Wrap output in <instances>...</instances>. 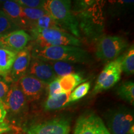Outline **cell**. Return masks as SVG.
Listing matches in <instances>:
<instances>
[{"instance_id":"22","label":"cell","mask_w":134,"mask_h":134,"mask_svg":"<svg viewBox=\"0 0 134 134\" xmlns=\"http://www.w3.org/2000/svg\"><path fill=\"white\" fill-rule=\"evenodd\" d=\"M31 28L41 29H55L59 30H63L58 26L57 23L55 22L54 19L52 18L47 13L41 17L39 19L36 21L31 25ZM64 31V30H63Z\"/></svg>"},{"instance_id":"13","label":"cell","mask_w":134,"mask_h":134,"mask_svg":"<svg viewBox=\"0 0 134 134\" xmlns=\"http://www.w3.org/2000/svg\"><path fill=\"white\" fill-rule=\"evenodd\" d=\"M27 74L35 77L46 85L57 78L52 67L46 61L33 57H31Z\"/></svg>"},{"instance_id":"16","label":"cell","mask_w":134,"mask_h":134,"mask_svg":"<svg viewBox=\"0 0 134 134\" xmlns=\"http://www.w3.org/2000/svg\"><path fill=\"white\" fill-rule=\"evenodd\" d=\"M16 55L14 52L0 48V76L5 78L9 74Z\"/></svg>"},{"instance_id":"10","label":"cell","mask_w":134,"mask_h":134,"mask_svg":"<svg viewBox=\"0 0 134 134\" xmlns=\"http://www.w3.org/2000/svg\"><path fill=\"white\" fill-rule=\"evenodd\" d=\"M30 41H31V36L23 29L16 30L0 36L1 48H4L15 53H18L26 48Z\"/></svg>"},{"instance_id":"34","label":"cell","mask_w":134,"mask_h":134,"mask_svg":"<svg viewBox=\"0 0 134 134\" xmlns=\"http://www.w3.org/2000/svg\"><path fill=\"white\" fill-rule=\"evenodd\" d=\"M17 134H23V133H17Z\"/></svg>"},{"instance_id":"25","label":"cell","mask_w":134,"mask_h":134,"mask_svg":"<svg viewBox=\"0 0 134 134\" xmlns=\"http://www.w3.org/2000/svg\"><path fill=\"white\" fill-rule=\"evenodd\" d=\"M90 88H91V84L90 82H86L77 86L70 93L68 100V104L74 103L81 99L88 93Z\"/></svg>"},{"instance_id":"3","label":"cell","mask_w":134,"mask_h":134,"mask_svg":"<svg viewBox=\"0 0 134 134\" xmlns=\"http://www.w3.org/2000/svg\"><path fill=\"white\" fill-rule=\"evenodd\" d=\"M30 32L31 40H34L37 48L60 46L80 47L81 45L78 38L63 30L31 28Z\"/></svg>"},{"instance_id":"32","label":"cell","mask_w":134,"mask_h":134,"mask_svg":"<svg viewBox=\"0 0 134 134\" xmlns=\"http://www.w3.org/2000/svg\"><path fill=\"white\" fill-rule=\"evenodd\" d=\"M8 1H11V0H0V3H3Z\"/></svg>"},{"instance_id":"9","label":"cell","mask_w":134,"mask_h":134,"mask_svg":"<svg viewBox=\"0 0 134 134\" xmlns=\"http://www.w3.org/2000/svg\"><path fill=\"white\" fill-rule=\"evenodd\" d=\"M31 60V53L28 48H24L17 53L11 70L4 78L5 80L8 83H18L27 73Z\"/></svg>"},{"instance_id":"29","label":"cell","mask_w":134,"mask_h":134,"mask_svg":"<svg viewBox=\"0 0 134 134\" xmlns=\"http://www.w3.org/2000/svg\"><path fill=\"white\" fill-rule=\"evenodd\" d=\"M134 0H108L109 4L115 8L127 7V6H132L133 4Z\"/></svg>"},{"instance_id":"4","label":"cell","mask_w":134,"mask_h":134,"mask_svg":"<svg viewBox=\"0 0 134 134\" xmlns=\"http://www.w3.org/2000/svg\"><path fill=\"white\" fill-rule=\"evenodd\" d=\"M129 43L126 39L118 36L102 37L96 46V56L101 60H114L127 48Z\"/></svg>"},{"instance_id":"33","label":"cell","mask_w":134,"mask_h":134,"mask_svg":"<svg viewBox=\"0 0 134 134\" xmlns=\"http://www.w3.org/2000/svg\"><path fill=\"white\" fill-rule=\"evenodd\" d=\"M1 10L2 9H1V3H0V11H1Z\"/></svg>"},{"instance_id":"17","label":"cell","mask_w":134,"mask_h":134,"mask_svg":"<svg viewBox=\"0 0 134 134\" xmlns=\"http://www.w3.org/2000/svg\"><path fill=\"white\" fill-rule=\"evenodd\" d=\"M58 81L63 93H71L84 80L81 75L75 73L58 78Z\"/></svg>"},{"instance_id":"8","label":"cell","mask_w":134,"mask_h":134,"mask_svg":"<svg viewBox=\"0 0 134 134\" xmlns=\"http://www.w3.org/2000/svg\"><path fill=\"white\" fill-rule=\"evenodd\" d=\"M6 112L12 115H19L27 109V100L18 83H13L3 102Z\"/></svg>"},{"instance_id":"7","label":"cell","mask_w":134,"mask_h":134,"mask_svg":"<svg viewBox=\"0 0 134 134\" xmlns=\"http://www.w3.org/2000/svg\"><path fill=\"white\" fill-rule=\"evenodd\" d=\"M73 134H110L98 115L94 113L83 115L77 120Z\"/></svg>"},{"instance_id":"19","label":"cell","mask_w":134,"mask_h":134,"mask_svg":"<svg viewBox=\"0 0 134 134\" xmlns=\"http://www.w3.org/2000/svg\"><path fill=\"white\" fill-rule=\"evenodd\" d=\"M71 93H63L56 96L48 98L44 103V109L46 110L59 109L68 104V100Z\"/></svg>"},{"instance_id":"35","label":"cell","mask_w":134,"mask_h":134,"mask_svg":"<svg viewBox=\"0 0 134 134\" xmlns=\"http://www.w3.org/2000/svg\"><path fill=\"white\" fill-rule=\"evenodd\" d=\"M0 48H1V45H0Z\"/></svg>"},{"instance_id":"26","label":"cell","mask_w":134,"mask_h":134,"mask_svg":"<svg viewBox=\"0 0 134 134\" xmlns=\"http://www.w3.org/2000/svg\"><path fill=\"white\" fill-rule=\"evenodd\" d=\"M48 98L56 96H57V95H59L60 94L63 93L61 87H60L59 81H58V78L53 80L52 81H51L49 84H48Z\"/></svg>"},{"instance_id":"2","label":"cell","mask_w":134,"mask_h":134,"mask_svg":"<svg viewBox=\"0 0 134 134\" xmlns=\"http://www.w3.org/2000/svg\"><path fill=\"white\" fill-rule=\"evenodd\" d=\"M42 8L62 29L79 37V23L72 11L71 0H45Z\"/></svg>"},{"instance_id":"24","label":"cell","mask_w":134,"mask_h":134,"mask_svg":"<svg viewBox=\"0 0 134 134\" xmlns=\"http://www.w3.org/2000/svg\"><path fill=\"white\" fill-rule=\"evenodd\" d=\"M19 29V27L16 26L2 10L0 11V36Z\"/></svg>"},{"instance_id":"20","label":"cell","mask_w":134,"mask_h":134,"mask_svg":"<svg viewBox=\"0 0 134 134\" xmlns=\"http://www.w3.org/2000/svg\"><path fill=\"white\" fill-rule=\"evenodd\" d=\"M117 94L122 99L129 103L130 104H134V83L132 81L124 82L118 87Z\"/></svg>"},{"instance_id":"14","label":"cell","mask_w":134,"mask_h":134,"mask_svg":"<svg viewBox=\"0 0 134 134\" xmlns=\"http://www.w3.org/2000/svg\"><path fill=\"white\" fill-rule=\"evenodd\" d=\"M75 9L78 14L85 18H97L100 16L104 0H74Z\"/></svg>"},{"instance_id":"28","label":"cell","mask_w":134,"mask_h":134,"mask_svg":"<svg viewBox=\"0 0 134 134\" xmlns=\"http://www.w3.org/2000/svg\"><path fill=\"white\" fill-rule=\"evenodd\" d=\"M9 88L8 82L5 80L4 77L0 76V100L4 102Z\"/></svg>"},{"instance_id":"21","label":"cell","mask_w":134,"mask_h":134,"mask_svg":"<svg viewBox=\"0 0 134 134\" xmlns=\"http://www.w3.org/2000/svg\"><path fill=\"white\" fill-rule=\"evenodd\" d=\"M22 12L24 19L28 25V28L31 27V25L41 17L47 14L43 8H27L24 6H22Z\"/></svg>"},{"instance_id":"18","label":"cell","mask_w":134,"mask_h":134,"mask_svg":"<svg viewBox=\"0 0 134 134\" xmlns=\"http://www.w3.org/2000/svg\"><path fill=\"white\" fill-rule=\"evenodd\" d=\"M52 67L57 78H61L66 75L75 73L77 67L75 63L62 61H46Z\"/></svg>"},{"instance_id":"36","label":"cell","mask_w":134,"mask_h":134,"mask_svg":"<svg viewBox=\"0 0 134 134\" xmlns=\"http://www.w3.org/2000/svg\"></svg>"},{"instance_id":"6","label":"cell","mask_w":134,"mask_h":134,"mask_svg":"<svg viewBox=\"0 0 134 134\" xmlns=\"http://www.w3.org/2000/svg\"><path fill=\"white\" fill-rule=\"evenodd\" d=\"M123 55L110 61L105 65L103 71L99 75L94 87L93 94H96L100 92L108 90L113 87L121 78V62Z\"/></svg>"},{"instance_id":"23","label":"cell","mask_w":134,"mask_h":134,"mask_svg":"<svg viewBox=\"0 0 134 134\" xmlns=\"http://www.w3.org/2000/svg\"><path fill=\"white\" fill-rule=\"evenodd\" d=\"M122 71L127 75H132L134 73V48L133 45L123 54L121 62Z\"/></svg>"},{"instance_id":"31","label":"cell","mask_w":134,"mask_h":134,"mask_svg":"<svg viewBox=\"0 0 134 134\" xmlns=\"http://www.w3.org/2000/svg\"><path fill=\"white\" fill-rule=\"evenodd\" d=\"M11 129H11V126L9 124L4 122L0 124V134L7 133L8 132L11 131Z\"/></svg>"},{"instance_id":"27","label":"cell","mask_w":134,"mask_h":134,"mask_svg":"<svg viewBox=\"0 0 134 134\" xmlns=\"http://www.w3.org/2000/svg\"><path fill=\"white\" fill-rule=\"evenodd\" d=\"M22 6L27 8H42L45 0H16Z\"/></svg>"},{"instance_id":"30","label":"cell","mask_w":134,"mask_h":134,"mask_svg":"<svg viewBox=\"0 0 134 134\" xmlns=\"http://www.w3.org/2000/svg\"><path fill=\"white\" fill-rule=\"evenodd\" d=\"M6 115H7V112L5 109L4 103L3 101L0 100V124L4 122Z\"/></svg>"},{"instance_id":"11","label":"cell","mask_w":134,"mask_h":134,"mask_svg":"<svg viewBox=\"0 0 134 134\" xmlns=\"http://www.w3.org/2000/svg\"><path fill=\"white\" fill-rule=\"evenodd\" d=\"M69 122L65 119H55L34 125L27 130V134H69Z\"/></svg>"},{"instance_id":"12","label":"cell","mask_w":134,"mask_h":134,"mask_svg":"<svg viewBox=\"0 0 134 134\" xmlns=\"http://www.w3.org/2000/svg\"><path fill=\"white\" fill-rule=\"evenodd\" d=\"M26 99L29 101L41 98L46 87V84L31 75L26 74L18 82Z\"/></svg>"},{"instance_id":"15","label":"cell","mask_w":134,"mask_h":134,"mask_svg":"<svg viewBox=\"0 0 134 134\" xmlns=\"http://www.w3.org/2000/svg\"><path fill=\"white\" fill-rule=\"evenodd\" d=\"M1 9L19 28H28V25L23 17L22 6L16 0H11L2 3Z\"/></svg>"},{"instance_id":"1","label":"cell","mask_w":134,"mask_h":134,"mask_svg":"<svg viewBox=\"0 0 134 134\" xmlns=\"http://www.w3.org/2000/svg\"><path fill=\"white\" fill-rule=\"evenodd\" d=\"M31 57L44 61H62L73 63H88L90 55L80 47L60 46L48 47H34L31 52Z\"/></svg>"},{"instance_id":"5","label":"cell","mask_w":134,"mask_h":134,"mask_svg":"<svg viewBox=\"0 0 134 134\" xmlns=\"http://www.w3.org/2000/svg\"><path fill=\"white\" fill-rule=\"evenodd\" d=\"M107 125L110 134H133V114L126 108L112 110L108 114Z\"/></svg>"}]
</instances>
